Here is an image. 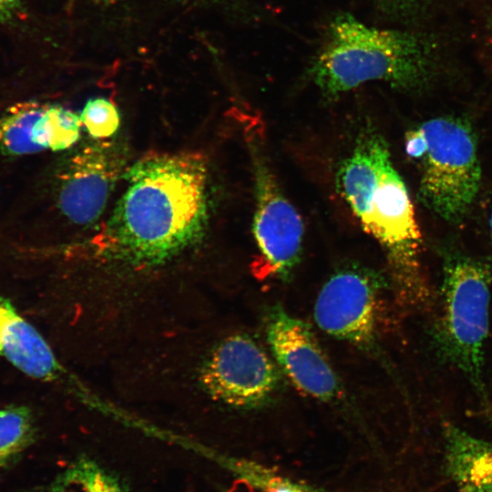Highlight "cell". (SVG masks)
Masks as SVG:
<instances>
[{"label": "cell", "instance_id": "obj_13", "mask_svg": "<svg viewBox=\"0 0 492 492\" xmlns=\"http://www.w3.org/2000/svg\"><path fill=\"white\" fill-rule=\"evenodd\" d=\"M44 492H128L120 479L96 460L80 456Z\"/></svg>", "mask_w": 492, "mask_h": 492}, {"label": "cell", "instance_id": "obj_2", "mask_svg": "<svg viewBox=\"0 0 492 492\" xmlns=\"http://www.w3.org/2000/svg\"><path fill=\"white\" fill-rule=\"evenodd\" d=\"M338 184L361 226L384 250L401 298L425 306L430 291L421 263V232L408 190L379 135L361 136L340 167Z\"/></svg>", "mask_w": 492, "mask_h": 492}, {"label": "cell", "instance_id": "obj_8", "mask_svg": "<svg viewBox=\"0 0 492 492\" xmlns=\"http://www.w3.org/2000/svg\"><path fill=\"white\" fill-rule=\"evenodd\" d=\"M200 382L215 400L254 409L270 402L280 386V374L264 349L247 334L225 338L204 363Z\"/></svg>", "mask_w": 492, "mask_h": 492}, {"label": "cell", "instance_id": "obj_21", "mask_svg": "<svg viewBox=\"0 0 492 492\" xmlns=\"http://www.w3.org/2000/svg\"><path fill=\"white\" fill-rule=\"evenodd\" d=\"M489 228H490L491 240H492V211L489 218Z\"/></svg>", "mask_w": 492, "mask_h": 492}, {"label": "cell", "instance_id": "obj_20", "mask_svg": "<svg viewBox=\"0 0 492 492\" xmlns=\"http://www.w3.org/2000/svg\"><path fill=\"white\" fill-rule=\"evenodd\" d=\"M92 1H96V2H98V3H104V4H111V3H115L118 0H92Z\"/></svg>", "mask_w": 492, "mask_h": 492}, {"label": "cell", "instance_id": "obj_15", "mask_svg": "<svg viewBox=\"0 0 492 492\" xmlns=\"http://www.w3.org/2000/svg\"><path fill=\"white\" fill-rule=\"evenodd\" d=\"M36 437V421L28 407L11 405L0 408V471L14 464Z\"/></svg>", "mask_w": 492, "mask_h": 492}, {"label": "cell", "instance_id": "obj_7", "mask_svg": "<svg viewBox=\"0 0 492 492\" xmlns=\"http://www.w3.org/2000/svg\"><path fill=\"white\" fill-rule=\"evenodd\" d=\"M259 138H251L255 192L252 232L263 271L286 280L301 257L303 223L281 190Z\"/></svg>", "mask_w": 492, "mask_h": 492}, {"label": "cell", "instance_id": "obj_1", "mask_svg": "<svg viewBox=\"0 0 492 492\" xmlns=\"http://www.w3.org/2000/svg\"><path fill=\"white\" fill-rule=\"evenodd\" d=\"M102 235L103 251L135 267L163 264L196 244L208 221V169L199 153H152L129 166Z\"/></svg>", "mask_w": 492, "mask_h": 492}, {"label": "cell", "instance_id": "obj_16", "mask_svg": "<svg viewBox=\"0 0 492 492\" xmlns=\"http://www.w3.org/2000/svg\"><path fill=\"white\" fill-rule=\"evenodd\" d=\"M80 116L60 105L46 106L34 127V141L40 152L61 151L74 146L80 137Z\"/></svg>", "mask_w": 492, "mask_h": 492}, {"label": "cell", "instance_id": "obj_6", "mask_svg": "<svg viewBox=\"0 0 492 492\" xmlns=\"http://www.w3.org/2000/svg\"><path fill=\"white\" fill-rule=\"evenodd\" d=\"M128 155L127 147L120 141L94 139L63 159L56 185L60 213L76 225L95 222L128 169Z\"/></svg>", "mask_w": 492, "mask_h": 492}, {"label": "cell", "instance_id": "obj_4", "mask_svg": "<svg viewBox=\"0 0 492 492\" xmlns=\"http://www.w3.org/2000/svg\"><path fill=\"white\" fill-rule=\"evenodd\" d=\"M405 138V153L419 169L422 202L441 219L460 222L482 180L473 128L462 118L438 117L412 128Z\"/></svg>", "mask_w": 492, "mask_h": 492}, {"label": "cell", "instance_id": "obj_5", "mask_svg": "<svg viewBox=\"0 0 492 492\" xmlns=\"http://www.w3.org/2000/svg\"><path fill=\"white\" fill-rule=\"evenodd\" d=\"M490 268L457 251L442 262L441 309L434 328L439 355L456 367L487 402L484 349L489 330Z\"/></svg>", "mask_w": 492, "mask_h": 492}, {"label": "cell", "instance_id": "obj_9", "mask_svg": "<svg viewBox=\"0 0 492 492\" xmlns=\"http://www.w3.org/2000/svg\"><path fill=\"white\" fill-rule=\"evenodd\" d=\"M383 285L382 278L366 268L349 265L337 270L317 296L316 323L333 337L363 348L372 346Z\"/></svg>", "mask_w": 492, "mask_h": 492}, {"label": "cell", "instance_id": "obj_17", "mask_svg": "<svg viewBox=\"0 0 492 492\" xmlns=\"http://www.w3.org/2000/svg\"><path fill=\"white\" fill-rule=\"evenodd\" d=\"M82 125L94 139H108L118 129L120 118L116 106L105 97L87 100L80 113Z\"/></svg>", "mask_w": 492, "mask_h": 492}, {"label": "cell", "instance_id": "obj_19", "mask_svg": "<svg viewBox=\"0 0 492 492\" xmlns=\"http://www.w3.org/2000/svg\"><path fill=\"white\" fill-rule=\"evenodd\" d=\"M21 11V0H0V25L15 20Z\"/></svg>", "mask_w": 492, "mask_h": 492}, {"label": "cell", "instance_id": "obj_3", "mask_svg": "<svg viewBox=\"0 0 492 492\" xmlns=\"http://www.w3.org/2000/svg\"><path fill=\"white\" fill-rule=\"evenodd\" d=\"M436 65V49L425 35L373 27L344 13L329 24L308 73L333 97L370 81L420 90L433 80Z\"/></svg>", "mask_w": 492, "mask_h": 492}, {"label": "cell", "instance_id": "obj_14", "mask_svg": "<svg viewBox=\"0 0 492 492\" xmlns=\"http://www.w3.org/2000/svg\"><path fill=\"white\" fill-rule=\"evenodd\" d=\"M215 459L256 492H324L256 461L222 456Z\"/></svg>", "mask_w": 492, "mask_h": 492}, {"label": "cell", "instance_id": "obj_11", "mask_svg": "<svg viewBox=\"0 0 492 492\" xmlns=\"http://www.w3.org/2000/svg\"><path fill=\"white\" fill-rule=\"evenodd\" d=\"M0 355L38 380L54 379L60 370L46 341L5 298H0Z\"/></svg>", "mask_w": 492, "mask_h": 492}, {"label": "cell", "instance_id": "obj_12", "mask_svg": "<svg viewBox=\"0 0 492 492\" xmlns=\"http://www.w3.org/2000/svg\"><path fill=\"white\" fill-rule=\"evenodd\" d=\"M46 104L18 102L0 112V156L18 159L39 153L34 141V127Z\"/></svg>", "mask_w": 492, "mask_h": 492}, {"label": "cell", "instance_id": "obj_18", "mask_svg": "<svg viewBox=\"0 0 492 492\" xmlns=\"http://www.w3.org/2000/svg\"><path fill=\"white\" fill-rule=\"evenodd\" d=\"M435 0H370L382 12L396 15H405L420 7L426 6Z\"/></svg>", "mask_w": 492, "mask_h": 492}, {"label": "cell", "instance_id": "obj_22", "mask_svg": "<svg viewBox=\"0 0 492 492\" xmlns=\"http://www.w3.org/2000/svg\"><path fill=\"white\" fill-rule=\"evenodd\" d=\"M202 2H211V3H218V2H224V0H199Z\"/></svg>", "mask_w": 492, "mask_h": 492}, {"label": "cell", "instance_id": "obj_10", "mask_svg": "<svg viewBox=\"0 0 492 492\" xmlns=\"http://www.w3.org/2000/svg\"><path fill=\"white\" fill-rule=\"evenodd\" d=\"M266 337L275 362L301 392L323 402L339 395L337 375L308 323L276 305L267 315Z\"/></svg>", "mask_w": 492, "mask_h": 492}]
</instances>
